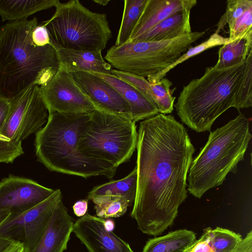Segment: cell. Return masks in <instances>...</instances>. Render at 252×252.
Instances as JSON below:
<instances>
[{"instance_id":"cell-19","label":"cell","mask_w":252,"mask_h":252,"mask_svg":"<svg viewBox=\"0 0 252 252\" xmlns=\"http://www.w3.org/2000/svg\"><path fill=\"white\" fill-rule=\"evenodd\" d=\"M54 48L60 63L71 72L80 70L113 74L111 65L105 61L101 51Z\"/></svg>"},{"instance_id":"cell-29","label":"cell","mask_w":252,"mask_h":252,"mask_svg":"<svg viewBox=\"0 0 252 252\" xmlns=\"http://www.w3.org/2000/svg\"><path fill=\"white\" fill-rule=\"evenodd\" d=\"M252 7V0H228L226 1L225 12L217 25L216 33H219L224 26L228 27L249 8Z\"/></svg>"},{"instance_id":"cell-39","label":"cell","mask_w":252,"mask_h":252,"mask_svg":"<svg viewBox=\"0 0 252 252\" xmlns=\"http://www.w3.org/2000/svg\"><path fill=\"white\" fill-rule=\"evenodd\" d=\"M105 226L107 230L112 231L114 228V223L110 220H105Z\"/></svg>"},{"instance_id":"cell-36","label":"cell","mask_w":252,"mask_h":252,"mask_svg":"<svg viewBox=\"0 0 252 252\" xmlns=\"http://www.w3.org/2000/svg\"><path fill=\"white\" fill-rule=\"evenodd\" d=\"M15 243L17 242L0 238V252H5Z\"/></svg>"},{"instance_id":"cell-18","label":"cell","mask_w":252,"mask_h":252,"mask_svg":"<svg viewBox=\"0 0 252 252\" xmlns=\"http://www.w3.org/2000/svg\"><path fill=\"white\" fill-rule=\"evenodd\" d=\"M90 73L105 81L119 92L128 103L131 110V120L135 123L159 113L156 105L137 89L113 74L95 72Z\"/></svg>"},{"instance_id":"cell-13","label":"cell","mask_w":252,"mask_h":252,"mask_svg":"<svg viewBox=\"0 0 252 252\" xmlns=\"http://www.w3.org/2000/svg\"><path fill=\"white\" fill-rule=\"evenodd\" d=\"M71 73L77 85L96 110L132 121L128 103L113 87L88 72L74 70Z\"/></svg>"},{"instance_id":"cell-38","label":"cell","mask_w":252,"mask_h":252,"mask_svg":"<svg viewBox=\"0 0 252 252\" xmlns=\"http://www.w3.org/2000/svg\"><path fill=\"white\" fill-rule=\"evenodd\" d=\"M10 214V212L7 211L0 210V224L8 217Z\"/></svg>"},{"instance_id":"cell-31","label":"cell","mask_w":252,"mask_h":252,"mask_svg":"<svg viewBox=\"0 0 252 252\" xmlns=\"http://www.w3.org/2000/svg\"><path fill=\"white\" fill-rule=\"evenodd\" d=\"M32 38L33 44L39 47L51 44L48 32L45 26L42 24L38 25L33 30Z\"/></svg>"},{"instance_id":"cell-37","label":"cell","mask_w":252,"mask_h":252,"mask_svg":"<svg viewBox=\"0 0 252 252\" xmlns=\"http://www.w3.org/2000/svg\"><path fill=\"white\" fill-rule=\"evenodd\" d=\"M5 252H24L23 244L20 242L15 243Z\"/></svg>"},{"instance_id":"cell-35","label":"cell","mask_w":252,"mask_h":252,"mask_svg":"<svg viewBox=\"0 0 252 252\" xmlns=\"http://www.w3.org/2000/svg\"><path fill=\"white\" fill-rule=\"evenodd\" d=\"M187 252H214L208 244L201 239L197 240L195 243Z\"/></svg>"},{"instance_id":"cell-32","label":"cell","mask_w":252,"mask_h":252,"mask_svg":"<svg viewBox=\"0 0 252 252\" xmlns=\"http://www.w3.org/2000/svg\"><path fill=\"white\" fill-rule=\"evenodd\" d=\"M231 252H252V231L248 232L245 237Z\"/></svg>"},{"instance_id":"cell-3","label":"cell","mask_w":252,"mask_h":252,"mask_svg":"<svg viewBox=\"0 0 252 252\" xmlns=\"http://www.w3.org/2000/svg\"><path fill=\"white\" fill-rule=\"evenodd\" d=\"M38 25L34 17L1 26L0 95L10 98L31 85L43 87L58 70L60 62L54 46H37L32 42Z\"/></svg>"},{"instance_id":"cell-8","label":"cell","mask_w":252,"mask_h":252,"mask_svg":"<svg viewBox=\"0 0 252 252\" xmlns=\"http://www.w3.org/2000/svg\"><path fill=\"white\" fill-rule=\"evenodd\" d=\"M205 34L192 32L169 40L114 45L105 59L115 69L146 78L168 67Z\"/></svg>"},{"instance_id":"cell-12","label":"cell","mask_w":252,"mask_h":252,"mask_svg":"<svg viewBox=\"0 0 252 252\" xmlns=\"http://www.w3.org/2000/svg\"><path fill=\"white\" fill-rule=\"evenodd\" d=\"M55 190L31 179L9 175L0 181V210L25 212L50 197Z\"/></svg>"},{"instance_id":"cell-17","label":"cell","mask_w":252,"mask_h":252,"mask_svg":"<svg viewBox=\"0 0 252 252\" xmlns=\"http://www.w3.org/2000/svg\"><path fill=\"white\" fill-rule=\"evenodd\" d=\"M197 2L196 0H147L128 41H134L172 14L191 9Z\"/></svg>"},{"instance_id":"cell-28","label":"cell","mask_w":252,"mask_h":252,"mask_svg":"<svg viewBox=\"0 0 252 252\" xmlns=\"http://www.w3.org/2000/svg\"><path fill=\"white\" fill-rule=\"evenodd\" d=\"M91 200L95 204L97 217L102 219L118 218L124 215L129 206L126 200L120 195H101Z\"/></svg>"},{"instance_id":"cell-23","label":"cell","mask_w":252,"mask_h":252,"mask_svg":"<svg viewBox=\"0 0 252 252\" xmlns=\"http://www.w3.org/2000/svg\"><path fill=\"white\" fill-rule=\"evenodd\" d=\"M137 189L136 167L126 177L94 187L89 193L88 199L101 195H120L127 201L129 206L133 205Z\"/></svg>"},{"instance_id":"cell-11","label":"cell","mask_w":252,"mask_h":252,"mask_svg":"<svg viewBox=\"0 0 252 252\" xmlns=\"http://www.w3.org/2000/svg\"><path fill=\"white\" fill-rule=\"evenodd\" d=\"M40 88L48 112L81 114L91 113L95 110L76 83L71 72L61 63L51 80Z\"/></svg>"},{"instance_id":"cell-33","label":"cell","mask_w":252,"mask_h":252,"mask_svg":"<svg viewBox=\"0 0 252 252\" xmlns=\"http://www.w3.org/2000/svg\"><path fill=\"white\" fill-rule=\"evenodd\" d=\"M10 107L9 98L0 95V130L7 117Z\"/></svg>"},{"instance_id":"cell-5","label":"cell","mask_w":252,"mask_h":252,"mask_svg":"<svg viewBox=\"0 0 252 252\" xmlns=\"http://www.w3.org/2000/svg\"><path fill=\"white\" fill-rule=\"evenodd\" d=\"M252 137L250 120L240 112L235 119L210 132L190 165L187 177L189 193L200 198L209 189L222 185L229 172L235 173Z\"/></svg>"},{"instance_id":"cell-6","label":"cell","mask_w":252,"mask_h":252,"mask_svg":"<svg viewBox=\"0 0 252 252\" xmlns=\"http://www.w3.org/2000/svg\"><path fill=\"white\" fill-rule=\"evenodd\" d=\"M137 138L132 121L95 109L81 129L78 150L86 158L116 172L132 156Z\"/></svg>"},{"instance_id":"cell-15","label":"cell","mask_w":252,"mask_h":252,"mask_svg":"<svg viewBox=\"0 0 252 252\" xmlns=\"http://www.w3.org/2000/svg\"><path fill=\"white\" fill-rule=\"evenodd\" d=\"M74 223L62 199L60 200L43 233L31 252H63L67 248Z\"/></svg>"},{"instance_id":"cell-40","label":"cell","mask_w":252,"mask_h":252,"mask_svg":"<svg viewBox=\"0 0 252 252\" xmlns=\"http://www.w3.org/2000/svg\"><path fill=\"white\" fill-rule=\"evenodd\" d=\"M94 2L103 6L106 5L110 0H93Z\"/></svg>"},{"instance_id":"cell-24","label":"cell","mask_w":252,"mask_h":252,"mask_svg":"<svg viewBox=\"0 0 252 252\" xmlns=\"http://www.w3.org/2000/svg\"><path fill=\"white\" fill-rule=\"evenodd\" d=\"M252 51V31L243 36L222 45L218 51V60L214 66L222 68L244 62Z\"/></svg>"},{"instance_id":"cell-2","label":"cell","mask_w":252,"mask_h":252,"mask_svg":"<svg viewBox=\"0 0 252 252\" xmlns=\"http://www.w3.org/2000/svg\"><path fill=\"white\" fill-rule=\"evenodd\" d=\"M252 106V51L241 63L207 67L184 86L174 106L181 121L197 132L210 131L215 120L231 107Z\"/></svg>"},{"instance_id":"cell-30","label":"cell","mask_w":252,"mask_h":252,"mask_svg":"<svg viewBox=\"0 0 252 252\" xmlns=\"http://www.w3.org/2000/svg\"><path fill=\"white\" fill-rule=\"evenodd\" d=\"M252 7L249 8L229 26V39L232 41L252 31Z\"/></svg>"},{"instance_id":"cell-22","label":"cell","mask_w":252,"mask_h":252,"mask_svg":"<svg viewBox=\"0 0 252 252\" xmlns=\"http://www.w3.org/2000/svg\"><path fill=\"white\" fill-rule=\"evenodd\" d=\"M59 0H0V16L2 21L27 20L31 15L56 7Z\"/></svg>"},{"instance_id":"cell-10","label":"cell","mask_w":252,"mask_h":252,"mask_svg":"<svg viewBox=\"0 0 252 252\" xmlns=\"http://www.w3.org/2000/svg\"><path fill=\"white\" fill-rule=\"evenodd\" d=\"M62 199L60 189L35 206L18 214H10L0 224V238L23 244L31 252L43 233L53 211Z\"/></svg>"},{"instance_id":"cell-34","label":"cell","mask_w":252,"mask_h":252,"mask_svg":"<svg viewBox=\"0 0 252 252\" xmlns=\"http://www.w3.org/2000/svg\"><path fill=\"white\" fill-rule=\"evenodd\" d=\"M73 210L75 215L79 217L84 216L87 212L88 199H82L77 201L73 205Z\"/></svg>"},{"instance_id":"cell-16","label":"cell","mask_w":252,"mask_h":252,"mask_svg":"<svg viewBox=\"0 0 252 252\" xmlns=\"http://www.w3.org/2000/svg\"><path fill=\"white\" fill-rule=\"evenodd\" d=\"M112 72L120 79L137 89L156 105L159 113L166 115L173 111L176 97L172 96L174 90L170 89L172 82L167 78L164 77L157 83H151L145 77L132 73L115 69H112Z\"/></svg>"},{"instance_id":"cell-9","label":"cell","mask_w":252,"mask_h":252,"mask_svg":"<svg viewBox=\"0 0 252 252\" xmlns=\"http://www.w3.org/2000/svg\"><path fill=\"white\" fill-rule=\"evenodd\" d=\"M9 99L10 110L0 130V162L6 163L23 154L22 141L41 129L48 117L40 87L36 84Z\"/></svg>"},{"instance_id":"cell-41","label":"cell","mask_w":252,"mask_h":252,"mask_svg":"<svg viewBox=\"0 0 252 252\" xmlns=\"http://www.w3.org/2000/svg\"><path fill=\"white\" fill-rule=\"evenodd\" d=\"M133 252H134V251Z\"/></svg>"},{"instance_id":"cell-14","label":"cell","mask_w":252,"mask_h":252,"mask_svg":"<svg viewBox=\"0 0 252 252\" xmlns=\"http://www.w3.org/2000/svg\"><path fill=\"white\" fill-rule=\"evenodd\" d=\"M89 252H133L129 244L106 229L104 219L86 213L74 223L73 231Z\"/></svg>"},{"instance_id":"cell-27","label":"cell","mask_w":252,"mask_h":252,"mask_svg":"<svg viewBox=\"0 0 252 252\" xmlns=\"http://www.w3.org/2000/svg\"><path fill=\"white\" fill-rule=\"evenodd\" d=\"M230 42L231 41L229 37H223L219 33L215 32L207 40L198 45L189 48L185 53L181 55L176 61L168 67L157 74L148 76L147 77V79L150 83H157L164 78L166 74L172 69L190 58L197 55L208 49L217 46H222Z\"/></svg>"},{"instance_id":"cell-20","label":"cell","mask_w":252,"mask_h":252,"mask_svg":"<svg viewBox=\"0 0 252 252\" xmlns=\"http://www.w3.org/2000/svg\"><path fill=\"white\" fill-rule=\"evenodd\" d=\"M188 8L176 12L132 41L166 40L191 32Z\"/></svg>"},{"instance_id":"cell-26","label":"cell","mask_w":252,"mask_h":252,"mask_svg":"<svg viewBox=\"0 0 252 252\" xmlns=\"http://www.w3.org/2000/svg\"><path fill=\"white\" fill-rule=\"evenodd\" d=\"M200 238L214 252H231L243 239L240 234L220 227L205 228Z\"/></svg>"},{"instance_id":"cell-7","label":"cell","mask_w":252,"mask_h":252,"mask_svg":"<svg viewBox=\"0 0 252 252\" xmlns=\"http://www.w3.org/2000/svg\"><path fill=\"white\" fill-rule=\"evenodd\" d=\"M56 11L41 24L54 47L102 51L112 37L106 14L94 12L78 0L60 2Z\"/></svg>"},{"instance_id":"cell-4","label":"cell","mask_w":252,"mask_h":252,"mask_svg":"<svg viewBox=\"0 0 252 252\" xmlns=\"http://www.w3.org/2000/svg\"><path fill=\"white\" fill-rule=\"evenodd\" d=\"M90 117V113L48 112L45 126L35 133L38 160L52 171L85 178L103 175L111 179L116 171L86 158L78 150L81 129Z\"/></svg>"},{"instance_id":"cell-25","label":"cell","mask_w":252,"mask_h":252,"mask_svg":"<svg viewBox=\"0 0 252 252\" xmlns=\"http://www.w3.org/2000/svg\"><path fill=\"white\" fill-rule=\"evenodd\" d=\"M147 0H125L123 14L115 45L127 42L144 10Z\"/></svg>"},{"instance_id":"cell-1","label":"cell","mask_w":252,"mask_h":252,"mask_svg":"<svg viewBox=\"0 0 252 252\" xmlns=\"http://www.w3.org/2000/svg\"><path fill=\"white\" fill-rule=\"evenodd\" d=\"M136 148L137 189L131 216L142 233L157 236L173 224L187 198L195 149L183 125L161 113L140 122Z\"/></svg>"},{"instance_id":"cell-21","label":"cell","mask_w":252,"mask_h":252,"mask_svg":"<svg viewBox=\"0 0 252 252\" xmlns=\"http://www.w3.org/2000/svg\"><path fill=\"white\" fill-rule=\"evenodd\" d=\"M196 241L192 231L178 229L149 239L142 252H187Z\"/></svg>"}]
</instances>
